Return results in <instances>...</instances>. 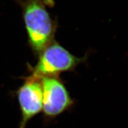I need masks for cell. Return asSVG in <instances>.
Listing matches in <instances>:
<instances>
[{
    "label": "cell",
    "instance_id": "cell-1",
    "mask_svg": "<svg viewBox=\"0 0 128 128\" xmlns=\"http://www.w3.org/2000/svg\"><path fill=\"white\" fill-rule=\"evenodd\" d=\"M23 12L28 42L33 52L39 55L54 41L56 30V20L48 10L53 0H17Z\"/></svg>",
    "mask_w": 128,
    "mask_h": 128
},
{
    "label": "cell",
    "instance_id": "cell-3",
    "mask_svg": "<svg viewBox=\"0 0 128 128\" xmlns=\"http://www.w3.org/2000/svg\"><path fill=\"white\" fill-rule=\"evenodd\" d=\"M41 84L43 91V119L44 124H48L71 110L75 102L59 76L42 78Z\"/></svg>",
    "mask_w": 128,
    "mask_h": 128
},
{
    "label": "cell",
    "instance_id": "cell-4",
    "mask_svg": "<svg viewBox=\"0 0 128 128\" xmlns=\"http://www.w3.org/2000/svg\"><path fill=\"white\" fill-rule=\"evenodd\" d=\"M16 92L21 113L18 128H26L32 119L42 112L43 91L41 78L30 75Z\"/></svg>",
    "mask_w": 128,
    "mask_h": 128
},
{
    "label": "cell",
    "instance_id": "cell-2",
    "mask_svg": "<svg viewBox=\"0 0 128 128\" xmlns=\"http://www.w3.org/2000/svg\"><path fill=\"white\" fill-rule=\"evenodd\" d=\"M85 60L73 55L56 42L54 41L39 55L34 67L28 66L31 75L37 78L59 76L64 72L72 71Z\"/></svg>",
    "mask_w": 128,
    "mask_h": 128
}]
</instances>
